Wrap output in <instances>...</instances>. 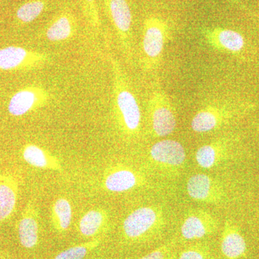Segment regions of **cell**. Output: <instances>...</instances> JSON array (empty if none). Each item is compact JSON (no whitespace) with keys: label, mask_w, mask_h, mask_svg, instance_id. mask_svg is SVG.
Wrapping results in <instances>:
<instances>
[{"label":"cell","mask_w":259,"mask_h":259,"mask_svg":"<svg viewBox=\"0 0 259 259\" xmlns=\"http://www.w3.org/2000/svg\"><path fill=\"white\" fill-rule=\"evenodd\" d=\"M47 6V0H30L17 10V20L22 25L32 23L41 15Z\"/></svg>","instance_id":"7402d4cb"},{"label":"cell","mask_w":259,"mask_h":259,"mask_svg":"<svg viewBox=\"0 0 259 259\" xmlns=\"http://www.w3.org/2000/svg\"><path fill=\"white\" fill-rule=\"evenodd\" d=\"M77 32V20L72 12L63 10L49 22L44 37L51 42H62L74 38Z\"/></svg>","instance_id":"9a60e30c"},{"label":"cell","mask_w":259,"mask_h":259,"mask_svg":"<svg viewBox=\"0 0 259 259\" xmlns=\"http://www.w3.org/2000/svg\"><path fill=\"white\" fill-rule=\"evenodd\" d=\"M189 197L201 203L222 205L231 200V191L221 177L196 174L187 182Z\"/></svg>","instance_id":"52a82bcc"},{"label":"cell","mask_w":259,"mask_h":259,"mask_svg":"<svg viewBox=\"0 0 259 259\" xmlns=\"http://www.w3.org/2000/svg\"><path fill=\"white\" fill-rule=\"evenodd\" d=\"M51 221L53 228L59 234L68 231L72 221V207L69 199L59 197L54 201L51 206Z\"/></svg>","instance_id":"44dd1931"},{"label":"cell","mask_w":259,"mask_h":259,"mask_svg":"<svg viewBox=\"0 0 259 259\" xmlns=\"http://www.w3.org/2000/svg\"><path fill=\"white\" fill-rule=\"evenodd\" d=\"M105 10L115 28L122 52L131 62L133 51V16L127 0H103Z\"/></svg>","instance_id":"ba28073f"},{"label":"cell","mask_w":259,"mask_h":259,"mask_svg":"<svg viewBox=\"0 0 259 259\" xmlns=\"http://www.w3.org/2000/svg\"><path fill=\"white\" fill-rule=\"evenodd\" d=\"M24 161L28 164L40 169L63 171L60 160L45 148L35 144H28L23 149Z\"/></svg>","instance_id":"d6986e66"},{"label":"cell","mask_w":259,"mask_h":259,"mask_svg":"<svg viewBox=\"0 0 259 259\" xmlns=\"http://www.w3.org/2000/svg\"><path fill=\"white\" fill-rule=\"evenodd\" d=\"M81 9L88 26L94 33L98 34L101 28L96 0H81Z\"/></svg>","instance_id":"cb8c5ba5"},{"label":"cell","mask_w":259,"mask_h":259,"mask_svg":"<svg viewBox=\"0 0 259 259\" xmlns=\"http://www.w3.org/2000/svg\"><path fill=\"white\" fill-rule=\"evenodd\" d=\"M51 61L49 54L16 46H10L0 49V70L2 71L40 69Z\"/></svg>","instance_id":"9c48e42d"},{"label":"cell","mask_w":259,"mask_h":259,"mask_svg":"<svg viewBox=\"0 0 259 259\" xmlns=\"http://www.w3.org/2000/svg\"><path fill=\"white\" fill-rule=\"evenodd\" d=\"M226 1L228 2L230 4L234 5V6L237 7V8H240V9L247 10V8H245V5L243 4L241 0H226Z\"/></svg>","instance_id":"4316f807"},{"label":"cell","mask_w":259,"mask_h":259,"mask_svg":"<svg viewBox=\"0 0 259 259\" xmlns=\"http://www.w3.org/2000/svg\"><path fill=\"white\" fill-rule=\"evenodd\" d=\"M148 163L162 176H179L185 168L187 153L182 144L175 140L164 139L153 145L148 151Z\"/></svg>","instance_id":"5b68a950"},{"label":"cell","mask_w":259,"mask_h":259,"mask_svg":"<svg viewBox=\"0 0 259 259\" xmlns=\"http://www.w3.org/2000/svg\"><path fill=\"white\" fill-rule=\"evenodd\" d=\"M51 94L41 85H30L19 90L10 98L8 110L14 117H22L47 106Z\"/></svg>","instance_id":"8fae6325"},{"label":"cell","mask_w":259,"mask_h":259,"mask_svg":"<svg viewBox=\"0 0 259 259\" xmlns=\"http://www.w3.org/2000/svg\"><path fill=\"white\" fill-rule=\"evenodd\" d=\"M175 246V242H168L139 259H173Z\"/></svg>","instance_id":"484cf974"},{"label":"cell","mask_w":259,"mask_h":259,"mask_svg":"<svg viewBox=\"0 0 259 259\" xmlns=\"http://www.w3.org/2000/svg\"><path fill=\"white\" fill-rule=\"evenodd\" d=\"M38 218L36 204L30 201L22 212L18 224L19 240L24 248L32 249L38 243Z\"/></svg>","instance_id":"2e32d148"},{"label":"cell","mask_w":259,"mask_h":259,"mask_svg":"<svg viewBox=\"0 0 259 259\" xmlns=\"http://www.w3.org/2000/svg\"><path fill=\"white\" fill-rule=\"evenodd\" d=\"M204 41L214 50L233 55H240L246 47L241 32L222 27H205L201 29Z\"/></svg>","instance_id":"5bb4252c"},{"label":"cell","mask_w":259,"mask_h":259,"mask_svg":"<svg viewBox=\"0 0 259 259\" xmlns=\"http://www.w3.org/2000/svg\"><path fill=\"white\" fill-rule=\"evenodd\" d=\"M147 179L142 173L125 165L111 166L105 171L102 185L107 192L122 193L134 189L145 187Z\"/></svg>","instance_id":"4fadbf2b"},{"label":"cell","mask_w":259,"mask_h":259,"mask_svg":"<svg viewBox=\"0 0 259 259\" xmlns=\"http://www.w3.org/2000/svg\"><path fill=\"white\" fill-rule=\"evenodd\" d=\"M112 111L119 131L129 139L138 137L141 127V112L131 83L119 61L111 58Z\"/></svg>","instance_id":"6da1fadb"},{"label":"cell","mask_w":259,"mask_h":259,"mask_svg":"<svg viewBox=\"0 0 259 259\" xmlns=\"http://www.w3.org/2000/svg\"><path fill=\"white\" fill-rule=\"evenodd\" d=\"M221 250L226 259H239L246 253L247 245L244 237L238 227L227 220L221 234Z\"/></svg>","instance_id":"e0dca14e"},{"label":"cell","mask_w":259,"mask_h":259,"mask_svg":"<svg viewBox=\"0 0 259 259\" xmlns=\"http://www.w3.org/2000/svg\"><path fill=\"white\" fill-rule=\"evenodd\" d=\"M249 108L248 105L233 102H209L196 112L191 127L197 134L214 132L230 125Z\"/></svg>","instance_id":"3957f363"},{"label":"cell","mask_w":259,"mask_h":259,"mask_svg":"<svg viewBox=\"0 0 259 259\" xmlns=\"http://www.w3.org/2000/svg\"><path fill=\"white\" fill-rule=\"evenodd\" d=\"M177 259H210V253L206 245H191L182 250Z\"/></svg>","instance_id":"d4e9b609"},{"label":"cell","mask_w":259,"mask_h":259,"mask_svg":"<svg viewBox=\"0 0 259 259\" xmlns=\"http://www.w3.org/2000/svg\"><path fill=\"white\" fill-rule=\"evenodd\" d=\"M258 1H259V0H258Z\"/></svg>","instance_id":"83f0119b"},{"label":"cell","mask_w":259,"mask_h":259,"mask_svg":"<svg viewBox=\"0 0 259 259\" xmlns=\"http://www.w3.org/2000/svg\"><path fill=\"white\" fill-rule=\"evenodd\" d=\"M166 224L161 206H143L127 214L122 226L124 239L139 242L148 239L163 231Z\"/></svg>","instance_id":"277c9868"},{"label":"cell","mask_w":259,"mask_h":259,"mask_svg":"<svg viewBox=\"0 0 259 259\" xmlns=\"http://www.w3.org/2000/svg\"><path fill=\"white\" fill-rule=\"evenodd\" d=\"M110 223V215L106 209H90L80 218L78 231L83 238H94L106 230Z\"/></svg>","instance_id":"ffe728a7"},{"label":"cell","mask_w":259,"mask_h":259,"mask_svg":"<svg viewBox=\"0 0 259 259\" xmlns=\"http://www.w3.org/2000/svg\"><path fill=\"white\" fill-rule=\"evenodd\" d=\"M101 242V238H96L82 244L70 247L58 253L54 259H83L92 250L97 248Z\"/></svg>","instance_id":"603a6c76"},{"label":"cell","mask_w":259,"mask_h":259,"mask_svg":"<svg viewBox=\"0 0 259 259\" xmlns=\"http://www.w3.org/2000/svg\"><path fill=\"white\" fill-rule=\"evenodd\" d=\"M18 182L10 174L0 175V223L9 219L16 208Z\"/></svg>","instance_id":"ac0fdd59"},{"label":"cell","mask_w":259,"mask_h":259,"mask_svg":"<svg viewBox=\"0 0 259 259\" xmlns=\"http://www.w3.org/2000/svg\"><path fill=\"white\" fill-rule=\"evenodd\" d=\"M219 221L209 211L191 209L186 213L181 226V236L186 241H195L218 231Z\"/></svg>","instance_id":"7c38bea8"},{"label":"cell","mask_w":259,"mask_h":259,"mask_svg":"<svg viewBox=\"0 0 259 259\" xmlns=\"http://www.w3.org/2000/svg\"><path fill=\"white\" fill-rule=\"evenodd\" d=\"M236 146V139L231 136H220L197 149L196 162L202 169L219 168L233 159Z\"/></svg>","instance_id":"30bf717a"},{"label":"cell","mask_w":259,"mask_h":259,"mask_svg":"<svg viewBox=\"0 0 259 259\" xmlns=\"http://www.w3.org/2000/svg\"><path fill=\"white\" fill-rule=\"evenodd\" d=\"M171 27L164 19L151 15L145 19L141 40V63L146 71L161 64L167 42L171 38Z\"/></svg>","instance_id":"7a4b0ae2"},{"label":"cell","mask_w":259,"mask_h":259,"mask_svg":"<svg viewBox=\"0 0 259 259\" xmlns=\"http://www.w3.org/2000/svg\"><path fill=\"white\" fill-rule=\"evenodd\" d=\"M150 134L163 138L173 134L177 127L176 112L167 94L161 88L153 90L147 104Z\"/></svg>","instance_id":"8992f818"}]
</instances>
